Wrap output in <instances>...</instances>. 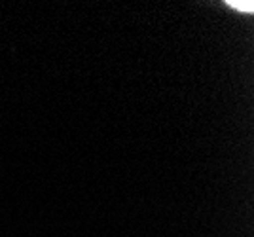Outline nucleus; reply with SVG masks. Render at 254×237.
I'll return each instance as SVG.
<instances>
[{"label":"nucleus","instance_id":"f257e3e1","mask_svg":"<svg viewBox=\"0 0 254 237\" xmlns=\"http://www.w3.org/2000/svg\"><path fill=\"white\" fill-rule=\"evenodd\" d=\"M232 6H235V8H239V10L253 11V2H232Z\"/></svg>","mask_w":254,"mask_h":237}]
</instances>
